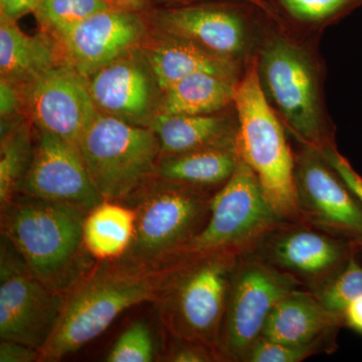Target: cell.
Here are the masks:
<instances>
[{"label": "cell", "mask_w": 362, "mask_h": 362, "mask_svg": "<svg viewBox=\"0 0 362 362\" xmlns=\"http://www.w3.org/2000/svg\"><path fill=\"white\" fill-rule=\"evenodd\" d=\"M259 81L269 102L306 146L320 150L324 139L315 71L308 54L284 37L270 40L258 63Z\"/></svg>", "instance_id": "obj_9"}, {"label": "cell", "mask_w": 362, "mask_h": 362, "mask_svg": "<svg viewBox=\"0 0 362 362\" xmlns=\"http://www.w3.org/2000/svg\"><path fill=\"white\" fill-rule=\"evenodd\" d=\"M327 351L320 345L289 344L262 337L247 352L245 362H300Z\"/></svg>", "instance_id": "obj_29"}, {"label": "cell", "mask_w": 362, "mask_h": 362, "mask_svg": "<svg viewBox=\"0 0 362 362\" xmlns=\"http://www.w3.org/2000/svg\"><path fill=\"white\" fill-rule=\"evenodd\" d=\"M342 326V315L328 311L310 291L301 288L275 305L262 337L289 344L320 345L334 351L335 338Z\"/></svg>", "instance_id": "obj_18"}, {"label": "cell", "mask_w": 362, "mask_h": 362, "mask_svg": "<svg viewBox=\"0 0 362 362\" xmlns=\"http://www.w3.org/2000/svg\"><path fill=\"white\" fill-rule=\"evenodd\" d=\"M163 1L185 2V1H192V0H163ZM251 1H254V0H251Z\"/></svg>", "instance_id": "obj_37"}, {"label": "cell", "mask_w": 362, "mask_h": 362, "mask_svg": "<svg viewBox=\"0 0 362 362\" xmlns=\"http://www.w3.org/2000/svg\"><path fill=\"white\" fill-rule=\"evenodd\" d=\"M168 354L164 356L165 361L171 362H216L223 361L220 352L213 347L202 343L188 341L173 337Z\"/></svg>", "instance_id": "obj_31"}, {"label": "cell", "mask_w": 362, "mask_h": 362, "mask_svg": "<svg viewBox=\"0 0 362 362\" xmlns=\"http://www.w3.org/2000/svg\"><path fill=\"white\" fill-rule=\"evenodd\" d=\"M359 0H275L287 16L300 23H322L334 18Z\"/></svg>", "instance_id": "obj_30"}, {"label": "cell", "mask_w": 362, "mask_h": 362, "mask_svg": "<svg viewBox=\"0 0 362 362\" xmlns=\"http://www.w3.org/2000/svg\"><path fill=\"white\" fill-rule=\"evenodd\" d=\"M18 194L64 202L88 213L105 201L88 173L78 145L40 130L32 164Z\"/></svg>", "instance_id": "obj_16"}, {"label": "cell", "mask_w": 362, "mask_h": 362, "mask_svg": "<svg viewBox=\"0 0 362 362\" xmlns=\"http://www.w3.org/2000/svg\"><path fill=\"white\" fill-rule=\"evenodd\" d=\"M98 111L124 122L150 128L159 114L162 92L143 47L89 76Z\"/></svg>", "instance_id": "obj_15"}, {"label": "cell", "mask_w": 362, "mask_h": 362, "mask_svg": "<svg viewBox=\"0 0 362 362\" xmlns=\"http://www.w3.org/2000/svg\"><path fill=\"white\" fill-rule=\"evenodd\" d=\"M332 313L343 316L345 309L362 295V267L351 257L334 274L308 290Z\"/></svg>", "instance_id": "obj_27"}, {"label": "cell", "mask_w": 362, "mask_h": 362, "mask_svg": "<svg viewBox=\"0 0 362 362\" xmlns=\"http://www.w3.org/2000/svg\"><path fill=\"white\" fill-rule=\"evenodd\" d=\"M159 32L192 40L226 58L244 52L247 18L240 8L225 4H187L152 14Z\"/></svg>", "instance_id": "obj_17"}, {"label": "cell", "mask_w": 362, "mask_h": 362, "mask_svg": "<svg viewBox=\"0 0 362 362\" xmlns=\"http://www.w3.org/2000/svg\"><path fill=\"white\" fill-rule=\"evenodd\" d=\"M170 263L142 266L121 259L98 261L65 294L58 323L39 362L76 354L101 337L124 311L156 301Z\"/></svg>", "instance_id": "obj_1"}, {"label": "cell", "mask_w": 362, "mask_h": 362, "mask_svg": "<svg viewBox=\"0 0 362 362\" xmlns=\"http://www.w3.org/2000/svg\"><path fill=\"white\" fill-rule=\"evenodd\" d=\"M65 295L52 289L26 265L4 235L0 247V340L40 350L51 338Z\"/></svg>", "instance_id": "obj_10"}, {"label": "cell", "mask_w": 362, "mask_h": 362, "mask_svg": "<svg viewBox=\"0 0 362 362\" xmlns=\"http://www.w3.org/2000/svg\"><path fill=\"white\" fill-rule=\"evenodd\" d=\"M39 350L23 343L0 340V362H39Z\"/></svg>", "instance_id": "obj_33"}, {"label": "cell", "mask_w": 362, "mask_h": 362, "mask_svg": "<svg viewBox=\"0 0 362 362\" xmlns=\"http://www.w3.org/2000/svg\"><path fill=\"white\" fill-rule=\"evenodd\" d=\"M64 62L58 40L42 30L26 35L18 21L0 13V78L25 85Z\"/></svg>", "instance_id": "obj_20"}, {"label": "cell", "mask_w": 362, "mask_h": 362, "mask_svg": "<svg viewBox=\"0 0 362 362\" xmlns=\"http://www.w3.org/2000/svg\"><path fill=\"white\" fill-rule=\"evenodd\" d=\"M251 252L312 290L361 250L357 240L304 221H284L264 235Z\"/></svg>", "instance_id": "obj_11"}, {"label": "cell", "mask_w": 362, "mask_h": 362, "mask_svg": "<svg viewBox=\"0 0 362 362\" xmlns=\"http://www.w3.org/2000/svg\"><path fill=\"white\" fill-rule=\"evenodd\" d=\"M143 51L162 92L197 73L214 74L233 80L235 78L232 59L209 51L192 40L161 33L150 42L147 39Z\"/></svg>", "instance_id": "obj_19"}, {"label": "cell", "mask_w": 362, "mask_h": 362, "mask_svg": "<svg viewBox=\"0 0 362 362\" xmlns=\"http://www.w3.org/2000/svg\"><path fill=\"white\" fill-rule=\"evenodd\" d=\"M211 197L207 188L152 177L125 201L135 211V232L120 259L142 266L170 263L206 226Z\"/></svg>", "instance_id": "obj_5"}, {"label": "cell", "mask_w": 362, "mask_h": 362, "mask_svg": "<svg viewBox=\"0 0 362 362\" xmlns=\"http://www.w3.org/2000/svg\"><path fill=\"white\" fill-rule=\"evenodd\" d=\"M304 286L254 252L240 255L233 269L218 349L223 361L245 362L263 335L275 305Z\"/></svg>", "instance_id": "obj_8"}, {"label": "cell", "mask_w": 362, "mask_h": 362, "mask_svg": "<svg viewBox=\"0 0 362 362\" xmlns=\"http://www.w3.org/2000/svg\"><path fill=\"white\" fill-rule=\"evenodd\" d=\"M357 244H358L359 250L362 252V239L357 240Z\"/></svg>", "instance_id": "obj_38"}, {"label": "cell", "mask_w": 362, "mask_h": 362, "mask_svg": "<svg viewBox=\"0 0 362 362\" xmlns=\"http://www.w3.org/2000/svg\"><path fill=\"white\" fill-rule=\"evenodd\" d=\"M40 0H0V13L18 21L28 13H35Z\"/></svg>", "instance_id": "obj_34"}, {"label": "cell", "mask_w": 362, "mask_h": 362, "mask_svg": "<svg viewBox=\"0 0 362 362\" xmlns=\"http://www.w3.org/2000/svg\"><path fill=\"white\" fill-rule=\"evenodd\" d=\"M109 7L108 0H40L35 16L42 30L58 37L76 23Z\"/></svg>", "instance_id": "obj_26"}, {"label": "cell", "mask_w": 362, "mask_h": 362, "mask_svg": "<svg viewBox=\"0 0 362 362\" xmlns=\"http://www.w3.org/2000/svg\"><path fill=\"white\" fill-rule=\"evenodd\" d=\"M331 168L341 178L344 185L350 190L362 206V177L350 165L349 160L343 157L332 144L318 150Z\"/></svg>", "instance_id": "obj_32"}, {"label": "cell", "mask_w": 362, "mask_h": 362, "mask_svg": "<svg viewBox=\"0 0 362 362\" xmlns=\"http://www.w3.org/2000/svg\"><path fill=\"white\" fill-rule=\"evenodd\" d=\"M242 254L218 251L171 262L154 301L162 325L171 337L202 343L220 352L228 289Z\"/></svg>", "instance_id": "obj_3"}, {"label": "cell", "mask_w": 362, "mask_h": 362, "mask_svg": "<svg viewBox=\"0 0 362 362\" xmlns=\"http://www.w3.org/2000/svg\"><path fill=\"white\" fill-rule=\"evenodd\" d=\"M145 11L109 7L76 23L58 37L64 62L85 77L134 52L148 39Z\"/></svg>", "instance_id": "obj_13"}, {"label": "cell", "mask_w": 362, "mask_h": 362, "mask_svg": "<svg viewBox=\"0 0 362 362\" xmlns=\"http://www.w3.org/2000/svg\"><path fill=\"white\" fill-rule=\"evenodd\" d=\"M239 126L235 146L254 171L267 201L287 221H301L297 206L295 168L284 127L267 98L255 63L237 86L235 100Z\"/></svg>", "instance_id": "obj_4"}, {"label": "cell", "mask_w": 362, "mask_h": 362, "mask_svg": "<svg viewBox=\"0 0 362 362\" xmlns=\"http://www.w3.org/2000/svg\"><path fill=\"white\" fill-rule=\"evenodd\" d=\"M160 144V157L211 147L235 146L237 130L223 117L158 114L150 126Z\"/></svg>", "instance_id": "obj_21"}, {"label": "cell", "mask_w": 362, "mask_h": 362, "mask_svg": "<svg viewBox=\"0 0 362 362\" xmlns=\"http://www.w3.org/2000/svg\"><path fill=\"white\" fill-rule=\"evenodd\" d=\"M108 2L111 6L135 11H146L150 4V0H108Z\"/></svg>", "instance_id": "obj_36"}, {"label": "cell", "mask_w": 362, "mask_h": 362, "mask_svg": "<svg viewBox=\"0 0 362 362\" xmlns=\"http://www.w3.org/2000/svg\"><path fill=\"white\" fill-rule=\"evenodd\" d=\"M78 147L98 192L107 201L125 202L156 176L160 144L150 128L98 113Z\"/></svg>", "instance_id": "obj_6"}, {"label": "cell", "mask_w": 362, "mask_h": 362, "mask_svg": "<svg viewBox=\"0 0 362 362\" xmlns=\"http://www.w3.org/2000/svg\"><path fill=\"white\" fill-rule=\"evenodd\" d=\"M23 93L26 118L37 129L77 145L99 113L87 77L66 63L23 85Z\"/></svg>", "instance_id": "obj_12"}, {"label": "cell", "mask_w": 362, "mask_h": 362, "mask_svg": "<svg viewBox=\"0 0 362 362\" xmlns=\"http://www.w3.org/2000/svg\"><path fill=\"white\" fill-rule=\"evenodd\" d=\"M87 214L71 204L18 194L1 209V233L42 282L65 295L96 264L85 246Z\"/></svg>", "instance_id": "obj_2"}, {"label": "cell", "mask_w": 362, "mask_h": 362, "mask_svg": "<svg viewBox=\"0 0 362 362\" xmlns=\"http://www.w3.org/2000/svg\"><path fill=\"white\" fill-rule=\"evenodd\" d=\"M135 221L132 207L105 199L86 214V247L97 261L120 259L132 242Z\"/></svg>", "instance_id": "obj_24"}, {"label": "cell", "mask_w": 362, "mask_h": 362, "mask_svg": "<svg viewBox=\"0 0 362 362\" xmlns=\"http://www.w3.org/2000/svg\"><path fill=\"white\" fill-rule=\"evenodd\" d=\"M240 157L237 146L211 147L161 156L156 176L192 187L223 185L232 177Z\"/></svg>", "instance_id": "obj_22"}, {"label": "cell", "mask_w": 362, "mask_h": 362, "mask_svg": "<svg viewBox=\"0 0 362 362\" xmlns=\"http://www.w3.org/2000/svg\"><path fill=\"white\" fill-rule=\"evenodd\" d=\"M343 319L344 326L362 335V295L346 307Z\"/></svg>", "instance_id": "obj_35"}, {"label": "cell", "mask_w": 362, "mask_h": 362, "mask_svg": "<svg viewBox=\"0 0 362 362\" xmlns=\"http://www.w3.org/2000/svg\"><path fill=\"white\" fill-rule=\"evenodd\" d=\"M32 122L25 118L1 131L0 142V206L9 204L20 192L21 183L32 164L35 144Z\"/></svg>", "instance_id": "obj_25"}, {"label": "cell", "mask_w": 362, "mask_h": 362, "mask_svg": "<svg viewBox=\"0 0 362 362\" xmlns=\"http://www.w3.org/2000/svg\"><path fill=\"white\" fill-rule=\"evenodd\" d=\"M297 206L301 221L345 239H362V206L318 150L296 158Z\"/></svg>", "instance_id": "obj_14"}, {"label": "cell", "mask_w": 362, "mask_h": 362, "mask_svg": "<svg viewBox=\"0 0 362 362\" xmlns=\"http://www.w3.org/2000/svg\"><path fill=\"white\" fill-rule=\"evenodd\" d=\"M237 84L233 78L197 73L183 78L162 95L159 114L206 115L233 103Z\"/></svg>", "instance_id": "obj_23"}, {"label": "cell", "mask_w": 362, "mask_h": 362, "mask_svg": "<svg viewBox=\"0 0 362 362\" xmlns=\"http://www.w3.org/2000/svg\"><path fill=\"white\" fill-rule=\"evenodd\" d=\"M283 220L267 201L259 180L240 159L225 185L211 197L206 226L173 261L218 251H252Z\"/></svg>", "instance_id": "obj_7"}, {"label": "cell", "mask_w": 362, "mask_h": 362, "mask_svg": "<svg viewBox=\"0 0 362 362\" xmlns=\"http://www.w3.org/2000/svg\"><path fill=\"white\" fill-rule=\"evenodd\" d=\"M154 340L148 324L139 320L123 331L109 351V362H151L154 359Z\"/></svg>", "instance_id": "obj_28"}]
</instances>
